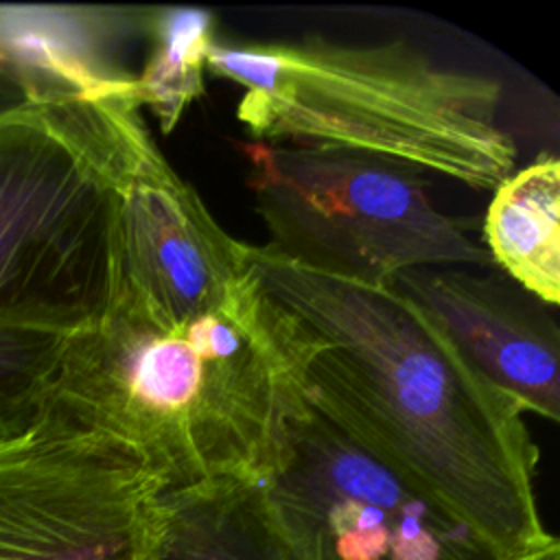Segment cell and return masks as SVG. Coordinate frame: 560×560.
Masks as SVG:
<instances>
[{"label":"cell","instance_id":"obj_15","mask_svg":"<svg viewBox=\"0 0 560 560\" xmlns=\"http://www.w3.org/2000/svg\"><path fill=\"white\" fill-rule=\"evenodd\" d=\"M11 359H13V350L9 348L7 341L0 339V376L7 374V370H9V365H11Z\"/></svg>","mask_w":560,"mask_h":560},{"label":"cell","instance_id":"obj_4","mask_svg":"<svg viewBox=\"0 0 560 560\" xmlns=\"http://www.w3.org/2000/svg\"><path fill=\"white\" fill-rule=\"evenodd\" d=\"M208 72L241 85L236 118L256 142L365 153L475 190H494L516 164L501 81L405 39L217 42Z\"/></svg>","mask_w":560,"mask_h":560},{"label":"cell","instance_id":"obj_3","mask_svg":"<svg viewBox=\"0 0 560 560\" xmlns=\"http://www.w3.org/2000/svg\"><path fill=\"white\" fill-rule=\"evenodd\" d=\"M131 90L77 94L0 57L2 341L66 337L112 304L120 192L153 138Z\"/></svg>","mask_w":560,"mask_h":560},{"label":"cell","instance_id":"obj_9","mask_svg":"<svg viewBox=\"0 0 560 560\" xmlns=\"http://www.w3.org/2000/svg\"><path fill=\"white\" fill-rule=\"evenodd\" d=\"M451 337L462 354L525 413L560 418L558 324L538 298L503 273L422 267L392 282Z\"/></svg>","mask_w":560,"mask_h":560},{"label":"cell","instance_id":"obj_14","mask_svg":"<svg viewBox=\"0 0 560 560\" xmlns=\"http://www.w3.org/2000/svg\"><path fill=\"white\" fill-rule=\"evenodd\" d=\"M521 560H560V542L553 540V542L547 545L545 549H540V551H536V553H529V556H525V558H521Z\"/></svg>","mask_w":560,"mask_h":560},{"label":"cell","instance_id":"obj_6","mask_svg":"<svg viewBox=\"0 0 560 560\" xmlns=\"http://www.w3.org/2000/svg\"><path fill=\"white\" fill-rule=\"evenodd\" d=\"M160 492L122 442L0 398V560H140Z\"/></svg>","mask_w":560,"mask_h":560},{"label":"cell","instance_id":"obj_7","mask_svg":"<svg viewBox=\"0 0 560 560\" xmlns=\"http://www.w3.org/2000/svg\"><path fill=\"white\" fill-rule=\"evenodd\" d=\"M256 483L287 560H501L311 402Z\"/></svg>","mask_w":560,"mask_h":560},{"label":"cell","instance_id":"obj_2","mask_svg":"<svg viewBox=\"0 0 560 560\" xmlns=\"http://www.w3.org/2000/svg\"><path fill=\"white\" fill-rule=\"evenodd\" d=\"M308 343L256 273L184 322L114 295L101 317L48 341L11 392L122 442L162 490L260 481L308 407Z\"/></svg>","mask_w":560,"mask_h":560},{"label":"cell","instance_id":"obj_13","mask_svg":"<svg viewBox=\"0 0 560 560\" xmlns=\"http://www.w3.org/2000/svg\"><path fill=\"white\" fill-rule=\"evenodd\" d=\"M140 33L147 57L133 81V101L147 107L162 133L206 92L208 52L217 44L214 15L195 7L142 9Z\"/></svg>","mask_w":560,"mask_h":560},{"label":"cell","instance_id":"obj_1","mask_svg":"<svg viewBox=\"0 0 560 560\" xmlns=\"http://www.w3.org/2000/svg\"><path fill=\"white\" fill-rule=\"evenodd\" d=\"M265 289L311 332L313 409L468 525L501 560L551 545L536 501L538 446L518 402L416 302L249 245Z\"/></svg>","mask_w":560,"mask_h":560},{"label":"cell","instance_id":"obj_8","mask_svg":"<svg viewBox=\"0 0 560 560\" xmlns=\"http://www.w3.org/2000/svg\"><path fill=\"white\" fill-rule=\"evenodd\" d=\"M116 254V295L160 322L219 308L254 278L249 245L219 225L155 138L144 144L120 192Z\"/></svg>","mask_w":560,"mask_h":560},{"label":"cell","instance_id":"obj_12","mask_svg":"<svg viewBox=\"0 0 560 560\" xmlns=\"http://www.w3.org/2000/svg\"><path fill=\"white\" fill-rule=\"evenodd\" d=\"M483 217V247L497 269L547 306L560 300V162L540 155L512 171Z\"/></svg>","mask_w":560,"mask_h":560},{"label":"cell","instance_id":"obj_5","mask_svg":"<svg viewBox=\"0 0 560 560\" xmlns=\"http://www.w3.org/2000/svg\"><path fill=\"white\" fill-rule=\"evenodd\" d=\"M267 247L302 267L392 284L422 267L492 265L464 225L438 210L418 171L365 153L245 142Z\"/></svg>","mask_w":560,"mask_h":560},{"label":"cell","instance_id":"obj_11","mask_svg":"<svg viewBox=\"0 0 560 560\" xmlns=\"http://www.w3.org/2000/svg\"><path fill=\"white\" fill-rule=\"evenodd\" d=\"M140 560H287L256 481L162 490Z\"/></svg>","mask_w":560,"mask_h":560},{"label":"cell","instance_id":"obj_10","mask_svg":"<svg viewBox=\"0 0 560 560\" xmlns=\"http://www.w3.org/2000/svg\"><path fill=\"white\" fill-rule=\"evenodd\" d=\"M142 11L109 7L0 4V57L88 96L133 88L122 44L140 31Z\"/></svg>","mask_w":560,"mask_h":560}]
</instances>
